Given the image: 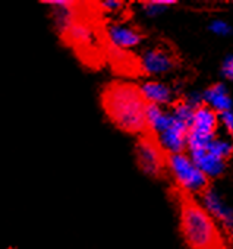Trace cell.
<instances>
[{"mask_svg":"<svg viewBox=\"0 0 233 249\" xmlns=\"http://www.w3.org/2000/svg\"><path fill=\"white\" fill-rule=\"evenodd\" d=\"M178 214L179 231L188 249H229L230 243L224 236L220 226L204 210L197 196L182 192L175 188L173 191Z\"/></svg>","mask_w":233,"mask_h":249,"instance_id":"6da1fadb","label":"cell"},{"mask_svg":"<svg viewBox=\"0 0 233 249\" xmlns=\"http://www.w3.org/2000/svg\"><path fill=\"white\" fill-rule=\"evenodd\" d=\"M101 106L106 116L116 128L131 135H143L147 132L144 100L140 85L125 81L108 82L101 91Z\"/></svg>","mask_w":233,"mask_h":249,"instance_id":"7a4b0ae2","label":"cell"},{"mask_svg":"<svg viewBox=\"0 0 233 249\" xmlns=\"http://www.w3.org/2000/svg\"><path fill=\"white\" fill-rule=\"evenodd\" d=\"M167 173L172 175L176 189L194 196H199L211 186V180L192 163L186 153L167 156Z\"/></svg>","mask_w":233,"mask_h":249,"instance_id":"3957f363","label":"cell"},{"mask_svg":"<svg viewBox=\"0 0 233 249\" xmlns=\"http://www.w3.org/2000/svg\"><path fill=\"white\" fill-rule=\"evenodd\" d=\"M167 153L161 148L157 138L145 132L138 137L135 144V159L140 170L154 179H161L167 175Z\"/></svg>","mask_w":233,"mask_h":249,"instance_id":"277c9868","label":"cell"},{"mask_svg":"<svg viewBox=\"0 0 233 249\" xmlns=\"http://www.w3.org/2000/svg\"><path fill=\"white\" fill-rule=\"evenodd\" d=\"M178 53L166 44H157L147 49L140 59V69L148 76H163L178 69Z\"/></svg>","mask_w":233,"mask_h":249,"instance_id":"5b68a950","label":"cell"},{"mask_svg":"<svg viewBox=\"0 0 233 249\" xmlns=\"http://www.w3.org/2000/svg\"><path fill=\"white\" fill-rule=\"evenodd\" d=\"M201 205L204 210L214 218V221L220 226L229 243L232 245V233H233V211L223 201V198L210 186L201 195Z\"/></svg>","mask_w":233,"mask_h":249,"instance_id":"8992f818","label":"cell"},{"mask_svg":"<svg viewBox=\"0 0 233 249\" xmlns=\"http://www.w3.org/2000/svg\"><path fill=\"white\" fill-rule=\"evenodd\" d=\"M106 38L111 49L119 52H129L143 43L144 34L140 28L131 24L114 22L106 28Z\"/></svg>","mask_w":233,"mask_h":249,"instance_id":"52a82bcc","label":"cell"},{"mask_svg":"<svg viewBox=\"0 0 233 249\" xmlns=\"http://www.w3.org/2000/svg\"><path fill=\"white\" fill-rule=\"evenodd\" d=\"M60 37L75 49H82V50L91 49V44L97 37L95 25L92 24V21L82 17V14L79 12L76 19L69 25V28Z\"/></svg>","mask_w":233,"mask_h":249,"instance_id":"ba28073f","label":"cell"},{"mask_svg":"<svg viewBox=\"0 0 233 249\" xmlns=\"http://www.w3.org/2000/svg\"><path fill=\"white\" fill-rule=\"evenodd\" d=\"M188 131H189V128L186 126V124H183V123L173 119L172 123L167 126V129H164L156 138H157L159 144L161 145V148L167 154L186 153Z\"/></svg>","mask_w":233,"mask_h":249,"instance_id":"9c48e42d","label":"cell"},{"mask_svg":"<svg viewBox=\"0 0 233 249\" xmlns=\"http://www.w3.org/2000/svg\"><path fill=\"white\" fill-rule=\"evenodd\" d=\"M192 163L213 182V179L220 178L227 167V161L220 159L217 154H214L208 147L201 148V150H192L186 151Z\"/></svg>","mask_w":233,"mask_h":249,"instance_id":"30bf717a","label":"cell"},{"mask_svg":"<svg viewBox=\"0 0 233 249\" xmlns=\"http://www.w3.org/2000/svg\"><path fill=\"white\" fill-rule=\"evenodd\" d=\"M140 89L147 104H154L163 108L170 107L178 100V94L173 91V88L159 79H148L140 85Z\"/></svg>","mask_w":233,"mask_h":249,"instance_id":"8fae6325","label":"cell"},{"mask_svg":"<svg viewBox=\"0 0 233 249\" xmlns=\"http://www.w3.org/2000/svg\"><path fill=\"white\" fill-rule=\"evenodd\" d=\"M201 97H202V104L208 106L217 114L224 113V111H232L233 101H232V97L229 94L226 84L223 82L210 85L201 92Z\"/></svg>","mask_w":233,"mask_h":249,"instance_id":"7c38bea8","label":"cell"},{"mask_svg":"<svg viewBox=\"0 0 233 249\" xmlns=\"http://www.w3.org/2000/svg\"><path fill=\"white\" fill-rule=\"evenodd\" d=\"M175 5H176V2H169V0H151V2H144L141 5V8L148 18H156V17L167 12L169 8H172Z\"/></svg>","mask_w":233,"mask_h":249,"instance_id":"4fadbf2b","label":"cell"},{"mask_svg":"<svg viewBox=\"0 0 233 249\" xmlns=\"http://www.w3.org/2000/svg\"><path fill=\"white\" fill-rule=\"evenodd\" d=\"M208 30L215 34V36H220V37H229L232 34V27L227 21H223V19H214L210 22L208 25Z\"/></svg>","mask_w":233,"mask_h":249,"instance_id":"5bb4252c","label":"cell"},{"mask_svg":"<svg viewBox=\"0 0 233 249\" xmlns=\"http://www.w3.org/2000/svg\"><path fill=\"white\" fill-rule=\"evenodd\" d=\"M97 8L100 9V12H104V14H119L125 8V3L116 2V0H106V2L97 3Z\"/></svg>","mask_w":233,"mask_h":249,"instance_id":"9a60e30c","label":"cell"},{"mask_svg":"<svg viewBox=\"0 0 233 249\" xmlns=\"http://www.w3.org/2000/svg\"><path fill=\"white\" fill-rule=\"evenodd\" d=\"M220 72H221V75H223L224 79H227V81H232L233 79V56L232 54H227L223 59Z\"/></svg>","mask_w":233,"mask_h":249,"instance_id":"2e32d148","label":"cell"},{"mask_svg":"<svg viewBox=\"0 0 233 249\" xmlns=\"http://www.w3.org/2000/svg\"><path fill=\"white\" fill-rule=\"evenodd\" d=\"M218 123H221L224 129L232 134L233 132V113L232 111H224L218 114Z\"/></svg>","mask_w":233,"mask_h":249,"instance_id":"e0dca14e","label":"cell"}]
</instances>
